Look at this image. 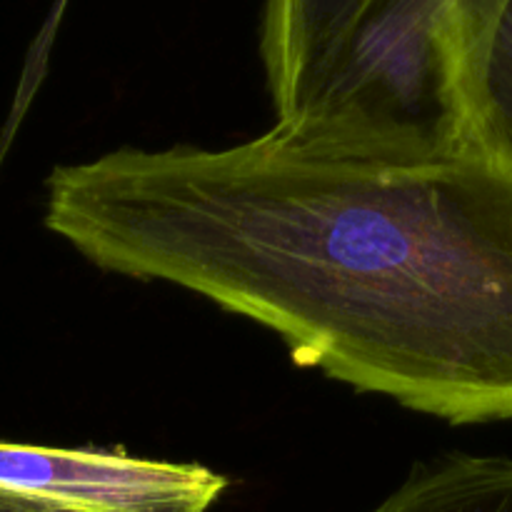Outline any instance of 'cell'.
I'll use <instances>...</instances> for the list:
<instances>
[{
  "label": "cell",
  "instance_id": "cell-1",
  "mask_svg": "<svg viewBox=\"0 0 512 512\" xmlns=\"http://www.w3.org/2000/svg\"><path fill=\"white\" fill-rule=\"evenodd\" d=\"M45 228L278 335L295 365L450 425L512 423V168L280 128L58 165Z\"/></svg>",
  "mask_w": 512,
  "mask_h": 512
},
{
  "label": "cell",
  "instance_id": "cell-2",
  "mask_svg": "<svg viewBox=\"0 0 512 512\" xmlns=\"http://www.w3.org/2000/svg\"><path fill=\"white\" fill-rule=\"evenodd\" d=\"M500 5L363 0L275 128L370 155H438L470 145L463 78Z\"/></svg>",
  "mask_w": 512,
  "mask_h": 512
},
{
  "label": "cell",
  "instance_id": "cell-3",
  "mask_svg": "<svg viewBox=\"0 0 512 512\" xmlns=\"http://www.w3.org/2000/svg\"><path fill=\"white\" fill-rule=\"evenodd\" d=\"M228 478L123 450L0 443V490L88 512H208Z\"/></svg>",
  "mask_w": 512,
  "mask_h": 512
},
{
  "label": "cell",
  "instance_id": "cell-4",
  "mask_svg": "<svg viewBox=\"0 0 512 512\" xmlns=\"http://www.w3.org/2000/svg\"><path fill=\"white\" fill-rule=\"evenodd\" d=\"M363 0H265L260 58L275 120L293 113L328 50L355 18Z\"/></svg>",
  "mask_w": 512,
  "mask_h": 512
},
{
  "label": "cell",
  "instance_id": "cell-5",
  "mask_svg": "<svg viewBox=\"0 0 512 512\" xmlns=\"http://www.w3.org/2000/svg\"><path fill=\"white\" fill-rule=\"evenodd\" d=\"M370 512H512V458L458 453L430 460Z\"/></svg>",
  "mask_w": 512,
  "mask_h": 512
},
{
  "label": "cell",
  "instance_id": "cell-6",
  "mask_svg": "<svg viewBox=\"0 0 512 512\" xmlns=\"http://www.w3.org/2000/svg\"><path fill=\"white\" fill-rule=\"evenodd\" d=\"M473 143L512 168V0H503L463 78Z\"/></svg>",
  "mask_w": 512,
  "mask_h": 512
},
{
  "label": "cell",
  "instance_id": "cell-7",
  "mask_svg": "<svg viewBox=\"0 0 512 512\" xmlns=\"http://www.w3.org/2000/svg\"><path fill=\"white\" fill-rule=\"evenodd\" d=\"M0 512H88V510L65 508V505L45 503V500L25 498V495L0 490Z\"/></svg>",
  "mask_w": 512,
  "mask_h": 512
},
{
  "label": "cell",
  "instance_id": "cell-8",
  "mask_svg": "<svg viewBox=\"0 0 512 512\" xmlns=\"http://www.w3.org/2000/svg\"><path fill=\"white\" fill-rule=\"evenodd\" d=\"M65 5H68V0H58V3H55V8H53V13H50L48 23H45L43 33H40L38 40H35L33 50H30V63H33V65H40V68H45V58H48L50 43H53L55 28H58L60 15H63Z\"/></svg>",
  "mask_w": 512,
  "mask_h": 512
}]
</instances>
